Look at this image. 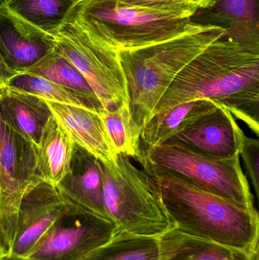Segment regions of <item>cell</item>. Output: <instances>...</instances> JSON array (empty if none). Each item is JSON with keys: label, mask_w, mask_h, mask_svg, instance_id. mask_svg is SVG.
<instances>
[{"label": "cell", "mask_w": 259, "mask_h": 260, "mask_svg": "<svg viewBox=\"0 0 259 260\" xmlns=\"http://www.w3.org/2000/svg\"><path fill=\"white\" fill-rule=\"evenodd\" d=\"M205 99L226 108L258 136L259 47L223 36L216 40L176 76L152 117L176 105Z\"/></svg>", "instance_id": "cell-1"}, {"label": "cell", "mask_w": 259, "mask_h": 260, "mask_svg": "<svg viewBox=\"0 0 259 260\" xmlns=\"http://www.w3.org/2000/svg\"><path fill=\"white\" fill-rule=\"evenodd\" d=\"M153 179L173 228L258 256L259 217L191 183L154 168Z\"/></svg>", "instance_id": "cell-2"}, {"label": "cell", "mask_w": 259, "mask_h": 260, "mask_svg": "<svg viewBox=\"0 0 259 260\" xmlns=\"http://www.w3.org/2000/svg\"><path fill=\"white\" fill-rule=\"evenodd\" d=\"M223 35L220 27L202 26L158 44L119 51L126 79L129 112L140 135L176 76Z\"/></svg>", "instance_id": "cell-3"}, {"label": "cell", "mask_w": 259, "mask_h": 260, "mask_svg": "<svg viewBox=\"0 0 259 260\" xmlns=\"http://www.w3.org/2000/svg\"><path fill=\"white\" fill-rule=\"evenodd\" d=\"M100 44L120 51L176 38L203 25L190 17L121 4L116 0H79L68 12Z\"/></svg>", "instance_id": "cell-4"}, {"label": "cell", "mask_w": 259, "mask_h": 260, "mask_svg": "<svg viewBox=\"0 0 259 260\" xmlns=\"http://www.w3.org/2000/svg\"><path fill=\"white\" fill-rule=\"evenodd\" d=\"M103 201L117 229L138 236L158 238L172 229L153 179L118 154L117 163L102 164Z\"/></svg>", "instance_id": "cell-5"}, {"label": "cell", "mask_w": 259, "mask_h": 260, "mask_svg": "<svg viewBox=\"0 0 259 260\" xmlns=\"http://www.w3.org/2000/svg\"><path fill=\"white\" fill-rule=\"evenodd\" d=\"M240 156L214 159L164 143L141 150L137 160L144 169L166 171L239 207L257 212Z\"/></svg>", "instance_id": "cell-6"}, {"label": "cell", "mask_w": 259, "mask_h": 260, "mask_svg": "<svg viewBox=\"0 0 259 260\" xmlns=\"http://www.w3.org/2000/svg\"><path fill=\"white\" fill-rule=\"evenodd\" d=\"M47 32L55 50L82 73L103 109L129 107L119 51L91 38L68 14L58 27Z\"/></svg>", "instance_id": "cell-7"}, {"label": "cell", "mask_w": 259, "mask_h": 260, "mask_svg": "<svg viewBox=\"0 0 259 260\" xmlns=\"http://www.w3.org/2000/svg\"><path fill=\"white\" fill-rule=\"evenodd\" d=\"M35 150L0 115V239L4 255L10 253L15 239L23 196L36 180Z\"/></svg>", "instance_id": "cell-8"}, {"label": "cell", "mask_w": 259, "mask_h": 260, "mask_svg": "<svg viewBox=\"0 0 259 260\" xmlns=\"http://www.w3.org/2000/svg\"><path fill=\"white\" fill-rule=\"evenodd\" d=\"M69 206L27 258L77 260L112 238L117 229L114 222Z\"/></svg>", "instance_id": "cell-9"}, {"label": "cell", "mask_w": 259, "mask_h": 260, "mask_svg": "<svg viewBox=\"0 0 259 260\" xmlns=\"http://www.w3.org/2000/svg\"><path fill=\"white\" fill-rule=\"evenodd\" d=\"M56 186L35 180L23 196L9 254L27 257L50 228L68 210Z\"/></svg>", "instance_id": "cell-10"}, {"label": "cell", "mask_w": 259, "mask_h": 260, "mask_svg": "<svg viewBox=\"0 0 259 260\" xmlns=\"http://www.w3.org/2000/svg\"><path fill=\"white\" fill-rule=\"evenodd\" d=\"M244 135L233 114L225 107L219 106L164 143L222 160L240 155Z\"/></svg>", "instance_id": "cell-11"}, {"label": "cell", "mask_w": 259, "mask_h": 260, "mask_svg": "<svg viewBox=\"0 0 259 260\" xmlns=\"http://www.w3.org/2000/svg\"><path fill=\"white\" fill-rule=\"evenodd\" d=\"M0 49L18 76L50 53L53 44L48 32L27 22L2 3Z\"/></svg>", "instance_id": "cell-12"}, {"label": "cell", "mask_w": 259, "mask_h": 260, "mask_svg": "<svg viewBox=\"0 0 259 260\" xmlns=\"http://www.w3.org/2000/svg\"><path fill=\"white\" fill-rule=\"evenodd\" d=\"M56 187L68 204L111 221L103 201L101 162L76 144L69 171Z\"/></svg>", "instance_id": "cell-13"}, {"label": "cell", "mask_w": 259, "mask_h": 260, "mask_svg": "<svg viewBox=\"0 0 259 260\" xmlns=\"http://www.w3.org/2000/svg\"><path fill=\"white\" fill-rule=\"evenodd\" d=\"M258 0H216L205 9H197L192 22L220 27L223 37L240 44L259 47Z\"/></svg>", "instance_id": "cell-14"}, {"label": "cell", "mask_w": 259, "mask_h": 260, "mask_svg": "<svg viewBox=\"0 0 259 260\" xmlns=\"http://www.w3.org/2000/svg\"><path fill=\"white\" fill-rule=\"evenodd\" d=\"M46 102L76 145L102 164L117 163L118 154L111 145L100 113L81 107Z\"/></svg>", "instance_id": "cell-15"}, {"label": "cell", "mask_w": 259, "mask_h": 260, "mask_svg": "<svg viewBox=\"0 0 259 260\" xmlns=\"http://www.w3.org/2000/svg\"><path fill=\"white\" fill-rule=\"evenodd\" d=\"M76 143L53 114L35 150L34 177L57 186L68 174Z\"/></svg>", "instance_id": "cell-16"}, {"label": "cell", "mask_w": 259, "mask_h": 260, "mask_svg": "<svg viewBox=\"0 0 259 260\" xmlns=\"http://www.w3.org/2000/svg\"><path fill=\"white\" fill-rule=\"evenodd\" d=\"M52 112L41 98L5 85L0 91V115L24 140L38 146Z\"/></svg>", "instance_id": "cell-17"}, {"label": "cell", "mask_w": 259, "mask_h": 260, "mask_svg": "<svg viewBox=\"0 0 259 260\" xmlns=\"http://www.w3.org/2000/svg\"><path fill=\"white\" fill-rule=\"evenodd\" d=\"M159 260H258L243 250L182 233L175 228L158 238Z\"/></svg>", "instance_id": "cell-18"}, {"label": "cell", "mask_w": 259, "mask_h": 260, "mask_svg": "<svg viewBox=\"0 0 259 260\" xmlns=\"http://www.w3.org/2000/svg\"><path fill=\"white\" fill-rule=\"evenodd\" d=\"M219 106L209 99H196L155 114L141 130L140 151L164 143Z\"/></svg>", "instance_id": "cell-19"}, {"label": "cell", "mask_w": 259, "mask_h": 260, "mask_svg": "<svg viewBox=\"0 0 259 260\" xmlns=\"http://www.w3.org/2000/svg\"><path fill=\"white\" fill-rule=\"evenodd\" d=\"M19 75H29L54 82L88 101L98 112L103 110L94 90L82 73L66 58L58 53L54 47L35 65Z\"/></svg>", "instance_id": "cell-20"}, {"label": "cell", "mask_w": 259, "mask_h": 260, "mask_svg": "<svg viewBox=\"0 0 259 260\" xmlns=\"http://www.w3.org/2000/svg\"><path fill=\"white\" fill-rule=\"evenodd\" d=\"M77 260H159L158 238L138 236L117 229L106 244Z\"/></svg>", "instance_id": "cell-21"}, {"label": "cell", "mask_w": 259, "mask_h": 260, "mask_svg": "<svg viewBox=\"0 0 259 260\" xmlns=\"http://www.w3.org/2000/svg\"><path fill=\"white\" fill-rule=\"evenodd\" d=\"M3 3L27 22L45 31H50L64 21L77 1L3 0Z\"/></svg>", "instance_id": "cell-22"}, {"label": "cell", "mask_w": 259, "mask_h": 260, "mask_svg": "<svg viewBox=\"0 0 259 260\" xmlns=\"http://www.w3.org/2000/svg\"><path fill=\"white\" fill-rule=\"evenodd\" d=\"M111 145L117 154H124L137 160L139 157L140 133L135 129L129 107L100 112Z\"/></svg>", "instance_id": "cell-23"}, {"label": "cell", "mask_w": 259, "mask_h": 260, "mask_svg": "<svg viewBox=\"0 0 259 260\" xmlns=\"http://www.w3.org/2000/svg\"><path fill=\"white\" fill-rule=\"evenodd\" d=\"M6 85H10L47 102L81 107L97 111L88 101L71 90L38 76L18 75L12 78Z\"/></svg>", "instance_id": "cell-24"}, {"label": "cell", "mask_w": 259, "mask_h": 260, "mask_svg": "<svg viewBox=\"0 0 259 260\" xmlns=\"http://www.w3.org/2000/svg\"><path fill=\"white\" fill-rule=\"evenodd\" d=\"M121 4L156 12L178 14L191 18L198 6L188 0H116Z\"/></svg>", "instance_id": "cell-25"}, {"label": "cell", "mask_w": 259, "mask_h": 260, "mask_svg": "<svg viewBox=\"0 0 259 260\" xmlns=\"http://www.w3.org/2000/svg\"><path fill=\"white\" fill-rule=\"evenodd\" d=\"M240 155L243 158L246 173L252 181L256 197L259 198V141L257 139L243 136L240 146Z\"/></svg>", "instance_id": "cell-26"}, {"label": "cell", "mask_w": 259, "mask_h": 260, "mask_svg": "<svg viewBox=\"0 0 259 260\" xmlns=\"http://www.w3.org/2000/svg\"><path fill=\"white\" fill-rule=\"evenodd\" d=\"M16 76L17 73L9 67L0 49V91L12 78Z\"/></svg>", "instance_id": "cell-27"}, {"label": "cell", "mask_w": 259, "mask_h": 260, "mask_svg": "<svg viewBox=\"0 0 259 260\" xmlns=\"http://www.w3.org/2000/svg\"><path fill=\"white\" fill-rule=\"evenodd\" d=\"M188 1L198 6V9H205V8L211 6L216 0H188Z\"/></svg>", "instance_id": "cell-28"}, {"label": "cell", "mask_w": 259, "mask_h": 260, "mask_svg": "<svg viewBox=\"0 0 259 260\" xmlns=\"http://www.w3.org/2000/svg\"><path fill=\"white\" fill-rule=\"evenodd\" d=\"M0 260H32L27 257H21V256H14L12 254L3 255L0 257Z\"/></svg>", "instance_id": "cell-29"}, {"label": "cell", "mask_w": 259, "mask_h": 260, "mask_svg": "<svg viewBox=\"0 0 259 260\" xmlns=\"http://www.w3.org/2000/svg\"><path fill=\"white\" fill-rule=\"evenodd\" d=\"M4 255V252H3V246H2L1 239H0V257Z\"/></svg>", "instance_id": "cell-30"}, {"label": "cell", "mask_w": 259, "mask_h": 260, "mask_svg": "<svg viewBox=\"0 0 259 260\" xmlns=\"http://www.w3.org/2000/svg\"><path fill=\"white\" fill-rule=\"evenodd\" d=\"M3 0H0V3H3Z\"/></svg>", "instance_id": "cell-31"}, {"label": "cell", "mask_w": 259, "mask_h": 260, "mask_svg": "<svg viewBox=\"0 0 259 260\" xmlns=\"http://www.w3.org/2000/svg\"><path fill=\"white\" fill-rule=\"evenodd\" d=\"M76 1L79 2V0H76Z\"/></svg>", "instance_id": "cell-32"}]
</instances>
